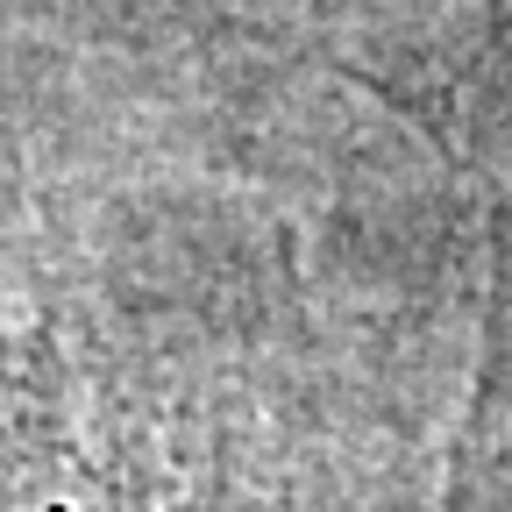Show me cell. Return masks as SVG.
<instances>
[{
	"instance_id": "cell-1",
	"label": "cell",
	"mask_w": 512,
	"mask_h": 512,
	"mask_svg": "<svg viewBox=\"0 0 512 512\" xmlns=\"http://www.w3.org/2000/svg\"><path fill=\"white\" fill-rule=\"evenodd\" d=\"M228 427L192 363L164 214L0 306V512H221Z\"/></svg>"
},
{
	"instance_id": "cell-2",
	"label": "cell",
	"mask_w": 512,
	"mask_h": 512,
	"mask_svg": "<svg viewBox=\"0 0 512 512\" xmlns=\"http://www.w3.org/2000/svg\"><path fill=\"white\" fill-rule=\"evenodd\" d=\"M150 0H0V306L164 214Z\"/></svg>"
}]
</instances>
